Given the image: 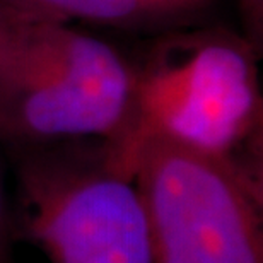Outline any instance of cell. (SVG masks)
I'll use <instances>...</instances> for the list:
<instances>
[{
	"instance_id": "6da1fadb",
	"label": "cell",
	"mask_w": 263,
	"mask_h": 263,
	"mask_svg": "<svg viewBox=\"0 0 263 263\" xmlns=\"http://www.w3.org/2000/svg\"><path fill=\"white\" fill-rule=\"evenodd\" d=\"M134 96L123 57L62 21L15 14L0 40V137L19 145L117 142Z\"/></svg>"
},
{
	"instance_id": "7a4b0ae2",
	"label": "cell",
	"mask_w": 263,
	"mask_h": 263,
	"mask_svg": "<svg viewBox=\"0 0 263 263\" xmlns=\"http://www.w3.org/2000/svg\"><path fill=\"white\" fill-rule=\"evenodd\" d=\"M154 263H263L261 195L248 167L162 137L132 147Z\"/></svg>"
},
{
	"instance_id": "3957f363",
	"label": "cell",
	"mask_w": 263,
	"mask_h": 263,
	"mask_svg": "<svg viewBox=\"0 0 263 263\" xmlns=\"http://www.w3.org/2000/svg\"><path fill=\"white\" fill-rule=\"evenodd\" d=\"M19 233L50 263H154L147 215L134 176L106 144L23 156Z\"/></svg>"
},
{
	"instance_id": "277c9868",
	"label": "cell",
	"mask_w": 263,
	"mask_h": 263,
	"mask_svg": "<svg viewBox=\"0 0 263 263\" xmlns=\"http://www.w3.org/2000/svg\"><path fill=\"white\" fill-rule=\"evenodd\" d=\"M261 104L250 53L234 40L205 38L167 50L135 73L134 115L122 139L106 142L120 164L145 137H162L238 161L260 125Z\"/></svg>"
},
{
	"instance_id": "5b68a950",
	"label": "cell",
	"mask_w": 263,
	"mask_h": 263,
	"mask_svg": "<svg viewBox=\"0 0 263 263\" xmlns=\"http://www.w3.org/2000/svg\"><path fill=\"white\" fill-rule=\"evenodd\" d=\"M10 14L50 21L84 19L96 23H123L154 7L149 0H0Z\"/></svg>"
},
{
	"instance_id": "8992f818",
	"label": "cell",
	"mask_w": 263,
	"mask_h": 263,
	"mask_svg": "<svg viewBox=\"0 0 263 263\" xmlns=\"http://www.w3.org/2000/svg\"><path fill=\"white\" fill-rule=\"evenodd\" d=\"M10 236H12V220L5 198V188L0 176V263H10Z\"/></svg>"
},
{
	"instance_id": "52a82bcc",
	"label": "cell",
	"mask_w": 263,
	"mask_h": 263,
	"mask_svg": "<svg viewBox=\"0 0 263 263\" xmlns=\"http://www.w3.org/2000/svg\"><path fill=\"white\" fill-rule=\"evenodd\" d=\"M14 15L15 14H10V12H7V10H4L2 7H0V40H2L5 29H7V26H9L10 21H12Z\"/></svg>"
},
{
	"instance_id": "ba28073f",
	"label": "cell",
	"mask_w": 263,
	"mask_h": 263,
	"mask_svg": "<svg viewBox=\"0 0 263 263\" xmlns=\"http://www.w3.org/2000/svg\"><path fill=\"white\" fill-rule=\"evenodd\" d=\"M149 2L154 5H164V4H176V2H181V0H149Z\"/></svg>"
},
{
	"instance_id": "9c48e42d",
	"label": "cell",
	"mask_w": 263,
	"mask_h": 263,
	"mask_svg": "<svg viewBox=\"0 0 263 263\" xmlns=\"http://www.w3.org/2000/svg\"><path fill=\"white\" fill-rule=\"evenodd\" d=\"M253 2H261V0H253Z\"/></svg>"
}]
</instances>
